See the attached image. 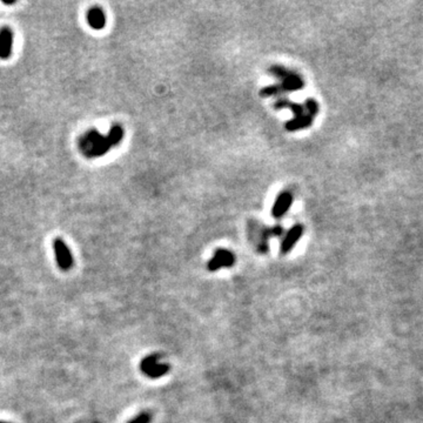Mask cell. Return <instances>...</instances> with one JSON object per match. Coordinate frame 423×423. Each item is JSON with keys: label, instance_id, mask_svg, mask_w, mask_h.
Masks as SVG:
<instances>
[{"label": "cell", "instance_id": "e0dca14e", "mask_svg": "<svg viewBox=\"0 0 423 423\" xmlns=\"http://www.w3.org/2000/svg\"><path fill=\"white\" fill-rule=\"evenodd\" d=\"M2 2H4L5 5H14V4H16V1H5V0Z\"/></svg>", "mask_w": 423, "mask_h": 423}, {"label": "cell", "instance_id": "5bb4252c", "mask_svg": "<svg viewBox=\"0 0 423 423\" xmlns=\"http://www.w3.org/2000/svg\"><path fill=\"white\" fill-rule=\"evenodd\" d=\"M281 93H283V91H282L280 84H278V85H270V86L264 87V88L260 91V95L262 98H270V97H274V95L281 94Z\"/></svg>", "mask_w": 423, "mask_h": 423}, {"label": "cell", "instance_id": "ac0fdd59", "mask_svg": "<svg viewBox=\"0 0 423 423\" xmlns=\"http://www.w3.org/2000/svg\"><path fill=\"white\" fill-rule=\"evenodd\" d=\"M0 423H8V422H2V421H0Z\"/></svg>", "mask_w": 423, "mask_h": 423}, {"label": "cell", "instance_id": "8fae6325", "mask_svg": "<svg viewBox=\"0 0 423 423\" xmlns=\"http://www.w3.org/2000/svg\"><path fill=\"white\" fill-rule=\"evenodd\" d=\"M112 147L113 146L111 145V142H109L108 139H107V137H104L103 139L99 141L97 145H94L92 148L87 149L86 152H84V154L85 157L88 158V159H92V158H99L105 155Z\"/></svg>", "mask_w": 423, "mask_h": 423}, {"label": "cell", "instance_id": "4fadbf2b", "mask_svg": "<svg viewBox=\"0 0 423 423\" xmlns=\"http://www.w3.org/2000/svg\"><path fill=\"white\" fill-rule=\"evenodd\" d=\"M123 135H125V132H123V127L120 125H114L111 129H109L108 134H107L106 137L109 142H111L113 147H115V146L119 145L120 141L123 139Z\"/></svg>", "mask_w": 423, "mask_h": 423}, {"label": "cell", "instance_id": "7c38bea8", "mask_svg": "<svg viewBox=\"0 0 423 423\" xmlns=\"http://www.w3.org/2000/svg\"><path fill=\"white\" fill-rule=\"evenodd\" d=\"M274 108L275 109L289 108L290 111L294 113L295 118L302 117V115L306 114V109H304V107L301 105V104L293 103V101L287 100V99H280V100L276 101V103L274 104Z\"/></svg>", "mask_w": 423, "mask_h": 423}, {"label": "cell", "instance_id": "5b68a950", "mask_svg": "<svg viewBox=\"0 0 423 423\" xmlns=\"http://www.w3.org/2000/svg\"><path fill=\"white\" fill-rule=\"evenodd\" d=\"M302 235H303V226L299 224L293 226L288 232H287L286 235H284L283 240H282L281 247H280L281 254H283V255L284 254H288L290 250L294 248L296 242L301 239V236Z\"/></svg>", "mask_w": 423, "mask_h": 423}, {"label": "cell", "instance_id": "6da1fadb", "mask_svg": "<svg viewBox=\"0 0 423 423\" xmlns=\"http://www.w3.org/2000/svg\"><path fill=\"white\" fill-rule=\"evenodd\" d=\"M269 72L274 77L280 79V86L283 92L299 91V89H302L304 87V81L302 80V78L298 73L284 69L283 66L275 65V66L270 67Z\"/></svg>", "mask_w": 423, "mask_h": 423}, {"label": "cell", "instance_id": "9a60e30c", "mask_svg": "<svg viewBox=\"0 0 423 423\" xmlns=\"http://www.w3.org/2000/svg\"><path fill=\"white\" fill-rule=\"evenodd\" d=\"M303 107L304 109H306L307 114H309L310 117L313 118H314L315 115H317L318 109H320L318 108V104L314 100V99H307V100L304 101Z\"/></svg>", "mask_w": 423, "mask_h": 423}, {"label": "cell", "instance_id": "30bf717a", "mask_svg": "<svg viewBox=\"0 0 423 423\" xmlns=\"http://www.w3.org/2000/svg\"><path fill=\"white\" fill-rule=\"evenodd\" d=\"M313 120H314V118L310 117L309 114H304L302 117H298L294 118V119L288 120L286 123H284V128L287 129V131L289 132H295L299 131V129H304V128H308L313 125Z\"/></svg>", "mask_w": 423, "mask_h": 423}, {"label": "cell", "instance_id": "3957f363", "mask_svg": "<svg viewBox=\"0 0 423 423\" xmlns=\"http://www.w3.org/2000/svg\"><path fill=\"white\" fill-rule=\"evenodd\" d=\"M53 249H54L56 264H58L59 268L65 272L70 270L74 264V261H73L72 253H70L67 245L61 239H55L53 241Z\"/></svg>", "mask_w": 423, "mask_h": 423}, {"label": "cell", "instance_id": "52a82bcc", "mask_svg": "<svg viewBox=\"0 0 423 423\" xmlns=\"http://www.w3.org/2000/svg\"><path fill=\"white\" fill-rule=\"evenodd\" d=\"M293 204V195L289 192H282L279 194L278 199L275 200L272 208V215L275 219H280L289 210L290 205Z\"/></svg>", "mask_w": 423, "mask_h": 423}, {"label": "cell", "instance_id": "277c9868", "mask_svg": "<svg viewBox=\"0 0 423 423\" xmlns=\"http://www.w3.org/2000/svg\"><path fill=\"white\" fill-rule=\"evenodd\" d=\"M235 256L230 250L227 249H218L214 253L213 258L208 261L207 269L210 272H216L221 268H229L235 264Z\"/></svg>", "mask_w": 423, "mask_h": 423}, {"label": "cell", "instance_id": "8992f818", "mask_svg": "<svg viewBox=\"0 0 423 423\" xmlns=\"http://www.w3.org/2000/svg\"><path fill=\"white\" fill-rule=\"evenodd\" d=\"M13 32L10 27L0 28V59L7 60L12 55Z\"/></svg>", "mask_w": 423, "mask_h": 423}, {"label": "cell", "instance_id": "ba28073f", "mask_svg": "<svg viewBox=\"0 0 423 423\" xmlns=\"http://www.w3.org/2000/svg\"><path fill=\"white\" fill-rule=\"evenodd\" d=\"M87 22L93 30L100 31L106 26V14L100 7L94 6L87 12Z\"/></svg>", "mask_w": 423, "mask_h": 423}, {"label": "cell", "instance_id": "2e32d148", "mask_svg": "<svg viewBox=\"0 0 423 423\" xmlns=\"http://www.w3.org/2000/svg\"><path fill=\"white\" fill-rule=\"evenodd\" d=\"M152 415L148 411H142V413L138 414L134 419H132L128 423H151Z\"/></svg>", "mask_w": 423, "mask_h": 423}, {"label": "cell", "instance_id": "9c48e42d", "mask_svg": "<svg viewBox=\"0 0 423 423\" xmlns=\"http://www.w3.org/2000/svg\"><path fill=\"white\" fill-rule=\"evenodd\" d=\"M104 138V135L99 133L97 129H89L88 132H86L83 137L79 139V148L83 152H86L87 149L92 148L93 146L97 145V143Z\"/></svg>", "mask_w": 423, "mask_h": 423}, {"label": "cell", "instance_id": "7a4b0ae2", "mask_svg": "<svg viewBox=\"0 0 423 423\" xmlns=\"http://www.w3.org/2000/svg\"><path fill=\"white\" fill-rule=\"evenodd\" d=\"M140 370L151 379H159L169 371V366L160 362L159 355L152 354L140 362Z\"/></svg>", "mask_w": 423, "mask_h": 423}]
</instances>
